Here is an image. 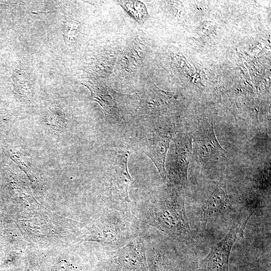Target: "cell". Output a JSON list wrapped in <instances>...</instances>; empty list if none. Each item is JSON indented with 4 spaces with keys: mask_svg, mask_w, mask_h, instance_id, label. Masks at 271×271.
<instances>
[{
    "mask_svg": "<svg viewBox=\"0 0 271 271\" xmlns=\"http://www.w3.org/2000/svg\"><path fill=\"white\" fill-rule=\"evenodd\" d=\"M145 208L143 213L147 223L180 242L190 241L192 234L185 199L179 191L171 190Z\"/></svg>",
    "mask_w": 271,
    "mask_h": 271,
    "instance_id": "cell-1",
    "label": "cell"
},
{
    "mask_svg": "<svg viewBox=\"0 0 271 271\" xmlns=\"http://www.w3.org/2000/svg\"><path fill=\"white\" fill-rule=\"evenodd\" d=\"M242 229L237 223H234L223 238L200 261L198 271H230L229 260L231 248Z\"/></svg>",
    "mask_w": 271,
    "mask_h": 271,
    "instance_id": "cell-2",
    "label": "cell"
},
{
    "mask_svg": "<svg viewBox=\"0 0 271 271\" xmlns=\"http://www.w3.org/2000/svg\"><path fill=\"white\" fill-rule=\"evenodd\" d=\"M123 224L115 218H102L83 231L80 241H92L107 244H117L126 239Z\"/></svg>",
    "mask_w": 271,
    "mask_h": 271,
    "instance_id": "cell-3",
    "label": "cell"
},
{
    "mask_svg": "<svg viewBox=\"0 0 271 271\" xmlns=\"http://www.w3.org/2000/svg\"><path fill=\"white\" fill-rule=\"evenodd\" d=\"M174 141L176 150L168 178L172 185L183 187L187 182V169L192 151V139L189 136L181 135Z\"/></svg>",
    "mask_w": 271,
    "mask_h": 271,
    "instance_id": "cell-4",
    "label": "cell"
},
{
    "mask_svg": "<svg viewBox=\"0 0 271 271\" xmlns=\"http://www.w3.org/2000/svg\"><path fill=\"white\" fill-rule=\"evenodd\" d=\"M144 241L137 237L128 241L117 251L116 261L127 271H148Z\"/></svg>",
    "mask_w": 271,
    "mask_h": 271,
    "instance_id": "cell-5",
    "label": "cell"
},
{
    "mask_svg": "<svg viewBox=\"0 0 271 271\" xmlns=\"http://www.w3.org/2000/svg\"><path fill=\"white\" fill-rule=\"evenodd\" d=\"M196 156L201 161L206 162L218 155L225 157L224 150L219 144L211 122H202L194 139Z\"/></svg>",
    "mask_w": 271,
    "mask_h": 271,
    "instance_id": "cell-6",
    "label": "cell"
},
{
    "mask_svg": "<svg viewBox=\"0 0 271 271\" xmlns=\"http://www.w3.org/2000/svg\"><path fill=\"white\" fill-rule=\"evenodd\" d=\"M229 200L227 192V176L218 183L201 208V220L204 228L212 217L225 213L228 208Z\"/></svg>",
    "mask_w": 271,
    "mask_h": 271,
    "instance_id": "cell-7",
    "label": "cell"
},
{
    "mask_svg": "<svg viewBox=\"0 0 271 271\" xmlns=\"http://www.w3.org/2000/svg\"><path fill=\"white\" fill-rule=\"evenodd\" d=\"M170 141L168 135L156 134L148 139L143 146L144 153L154 162L164 182L167 181L165 165Z\"/></svg>",
    "mask_w": 271,
    "mask_h": 271,
    "instance_id": "cell-8",
    "label": "cell"
},
{
    "mask_svg": "<svg viewBox=\"0 0 271 271\" xmlns=\"http://www.w3.org/2000/svg\"><path fill=\"white\" fill-rule=\"evenodd\" d=\"M129 155L128 151L119 154L114 164L115 178L117 187L123 198L127 202L130 201L128 188L131 181L127 165Z\"/></svg>",
    "mask_w": 271,
    "mask_h": 271,
    "instance_id": "cell-9",
    "label": "cell"
},
{
    "mask_svg": "<svg viewBox=\"0 0 271 271\" xmlns=\"http://www.w3.org/2000/svg\"><path fill=\"white\" fill-rule=\"evenodd\" d=\"M91 93V98L100 104L104 109L106 118L117 113L116 103L108 87L98 84L86 85Z\"/></svg>",
    "mask_w": 271,
    "mask_h": 271,
    "instance_id": "cell-10",
    "label": "cell"
},
{
    "mask_svg": "<svg viewBox=\"0 0 271 271\" xmlns=\"http://www.w3.org/2000/svg\"><path fill=\"white\" fill-rule=\"evenodd\" d=\"M118 2L123 9L139 24H144L147 19L148 13L142 2L137 1Z\"/></svg>",
    "mask_w": 271,
    "mask_h": 271,
    "instance_id": "cell-11",
    "label": "cell"
},
{
    "mask_svg": "<svg viewBox=\"0 0 271 271\" xmlns=\"http://www.w3.org/2000/svg\"><path fill=\"white\" fill-rule=\"evenodd\" d=\"M152 267L153 271H180L175 262L161 253L155 254Z\"/></svg>",
    "mask_w": 271,
    "mask_h": 271,
    "instance_id": "cell-12",
    "label": "cell"
},
{
    "mask_svg": "<svg viewBox=\"0 0 271 271\" xmlns=\"http://www.w3.org/2000/svg\"><path fill=\"white\" fill-rule=\"evenodd\" d=\"M56 271H76L75 267L67 259H60L57 263L56 266Z\"/></svg>",
    "mask_w": 271,
    "mask_h": 271,
    "instance_id": "cell-13",
    "label": "cell"
},
{
    "mask_svg": "<svg viewBox=\"0 0 271 271\" xmlns=\"http://www.w3.org/2000/svg\"><path fill=\"white\" fill-rule=\"evenodd\" d=\"M6 254L5 250L2 249H0V263L2 261V260L4 258Z\"/></svg>",
    "mask_w": 271,
    "mask_h": 271,
    "instance_id": "cell-14",
    "label": "cell"
},
{
    "mask_svg": "<svg viewBox=\"0 0 271 271\" xmlns=\"http://www.w3.org/2000/svg\"><path fill=\"white\" fill-rule=\"evenodd\" d=\"M3 230H4V228H3V225H2V223L1 221L0 220V236H1L3 235Z\"/></svg>",
    "mask_w": 271,
    "mask_h": 271,
    "instance_id": "cell-15",
    "label": "cell"
}]
</instances>
